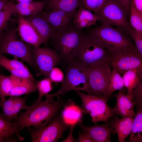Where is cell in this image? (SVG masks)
I'll return each instance as SVG.
<instances>
[{"instance_id":"1","label":"cell","mask_w":142,"mask_h":142,"mask_svg":"<svg viewBox=\"0 0 142 142\" xmlns=\"http://www.w3.org/2000/svg\"><path fill=\"white\" fill-rule=\"evenodd\" d=\"M45 96V100L38 102L34 101L31 105H26L25 111H21L12 121L13 125L23 129L32 126L36 128H42L60 113L67 102L63 99L54 101L55 97L52 94Z\"/></svg>"},{"instance_id":"2","label":"cell","mask_w":142,"mask_h":142,"mask_svg":"<svg viewBox=\"0 0 142 142\" xmlns=\"http://www.w3.org/2000/svg\"><path fill=\"white\" fill-rule=\"evenodd\" d=\"M85 34L73 23L63 30L55 31L50 44L59 55L62 64L66 65L75 60L77 51Z\"/></svg>"},{"instance_id":"3","label":"cell","mask_w":142,"mask_h":142,"mask_svg":"<svg viewBox=\"0 0 142 142\" xmlns=\"http://www.w3.org/2000/svg\"><path fill=\"white\" fill-rule=\"evenodd\" d=\"M32 46L24 42L18 34L17 27L8 28L0 34V54L13 55L28 63L40 76L39 72L35 60Z\"/></svg>"},{"instance_id":"4","label":"cell","mask_w":142,"mask_h":142,"mask_svg":"<svg viewBox=\"0 0 142 142\" xmlns=\"http://www.w3.org/2000/svg\"><path fill=\"white\" fill-rule=\"evenodd\" d=\"M75 60L89 67L106 63H110V55L99 39L85 33L77 51Z\"/></svg>"},{"instance_id":"5","label":"cell","mask_w":142,"mask_h":142,"mask_svg":"<svg viewBox=\"0 0 142 142\" xmlns=\"http://www.w3.org/2000/svg\"><path fill=\"white\" fill-rule=\"evenodd\" d=\"M89 68L76 60L66 65L65 75L59 89L52 94L58 100L62 99L68 92L74 90L86 92Z\"/></svg>"},{"instance_id":"6","label":"cell","mask_w":142,"mask_h":142,"mask_svg":"<svg viewBox=\"0 0 142 142\" xmlns=\"http://www.w3.org/2000/svg\"><path fill=\"white\" fill-rule=\"evenodd\" d=\"M88 34L99 39L110 54L134 45L131 38L123 29L102 24L89 29Z\"/></svg>"},{"instance_id":"7","label":"cell","mask_w":142,"mask_h":142,"mask_svg":"<svg viewBox=\"0 0 142 142\" xmlns=\"http://www.w3.org/2000/svg\"><path fill=\"white\" fill-rule=\"evenodd\" d=\"M110 63L114 65L120 75L126 71L136 69L142 80V54L134 45L110 54Z\"/></svg>"},{"instance_id":"8","label":"cell","mask_w":142,"mask_h":142,"mask_svg":"<svg viewBox=\"0 0 142 142\" xmlns=\"http://www.w3.org/2000/svg\"><path fill=\"white\" fill-rule=\"evenodd\" d=\"M75 92L81 98L83 113L89 114L92 122L95 124L101 121L107 123L113 116L112 108L107 105L103 96L86 94L80 91Z\"/></svg>"},{"instance_id":"9","label":"cell","mask_w":142,"mask_h":142,"mask_svg":"<svg viewBox=\"0 0 142 142\" xmlns=\"http://www.w3.org/2000/svg\"><path fill=\"white\" fill-rule=\"evenodd\" d=\"M70 126L64 121L60 112L42 128L28 127L27 128L32 142H55L63 139L64 132Z\"/></svg>"},{"instance_id":"10","label":"cell","mask_w":142,"mask_h":142,"mask_svg":"<svg viewBox=\"0 0 142 142\" xmlns=\"http://www.w3.org/2000/svg\"><path fill=\"white\" fill-rule=\"evenodd\" d=\"M94 14L102 24L116 26L127 33L130 27L127 21L128 16L124 8L116 0H108L99 11Z\"/></svg>"},{"instance_id":"11","label":"cell","mask_w":142,"mask_h":142,"mask_svg":"<svg viewBox=\"0 0 142 142\" xmlns=\"http://www.w3.org/2000/svg\"><path fill=\"white\" fill-rule=\"evenodd\" d=\"M110 65L107 62L89 67L87 94L103 95L109 82L112 71Z\"/></svg>"},{"instance_id":"12","label":"cell","mask_w":142,"mask_h":142,"mask_svg":"<svg viewBox=\"0 0 142 142\" xmlns=\"http://www.w3.org/2000/svg\"><path fill=\"white\" fill-rule=\"evenodd\" d=\"M32 52L36 63L38 68L40 75L48 78L52 69L60 63L59 55L54 49L32 46Z\"/></svg>"},{"instance_id":"13","label":"cell","mask_w":142,"mask_h":142,"mask_svg":"<svg viewBox=\"0 0 142 142\" xmlns=\"http://www.w3.org/2000/svg\"><path fill=\"white\" fill-rule=\"evenodd\" d=\"M17 30L19 36L25 43L32 46L39 47L44 42L32 25L23 16L19 15Z\"/></svg>"},{"instance_id":"14","label":"cell","mask_w":142,"mask_h":142,"mask_svg":"<svg viewBox=\"0 0 142 142\" xmlns=\"http://www.w3.org/2000/svg\"><path fill=\"white\" fill-rule=\"evenodd\" d=\"M43 12L55 31L63 30L71 25L74 13L56 8Z\"/></svg>"},{"instance_id":"15","label":"cell","mask_w":142,"mask_h":142,"mask_svg":"<svg viewBox=\"0 0 142 142\" xmlns=\"http://www.w3.org/2000/svg\"><path fill=\"white\" fill-rule=\"evenodd\" d=\"M23 17L33 27L43 40L44 44H46L55 31L43 12L34 16Z\"/></svg>"},{"instance_id":"16","label":"cell","mask_w":142,"mask_h":142,"mask_svg":"<svg viewBox=\"0 0 142 142\" xmlns=\"http://www.w3.org/2000/svg\"><path fill=\"white\" fill-rule=\"evenodd\" d=\"M79 125L82 131L86 133L94 142H110L111 134H114L113 129L107 123L101 125L86 126L82 123Z\"/></svg>"},{"instance_id":"17","label":"cell","mask_w":142,"mask_h":142,"mask_svg":"<svg viewBox=\"0 0 142 142\" xmlns=\"http://www.w3.org/2000/svg\"><path fill=\"white\" fill-rule=\"evenodd\" d=\"M134 117L126 116L121 119L116 117L111 118L106 123L114 130V134L116 133L119 142H125L131 131Z\"/></svg>"},{"instance_id":"18","label":"cell","mask_w":142,"mask_h":142,"mask_svg":"<svg viewBox=\"0 0 142 142\" xmlns=\"http://www.w3.org/2000/svg\"><path fill=\"white\" fill-rule=\"evenodd\" d=\"M60 112L62 118L66 124L76 125L82 123L83 113L81 107L69 99Z\"/></svg>"},{"instance_id":"19","label":"cell","mask_w":142,"mask_h":142,"mask_svg":"<svg viewBox=\"0 0 142 142\" xmlns=\"http://www.w3.org/2000/svg\"><path fill=\"white\" fill-rule=\"evenodd\" d=\"M114 96L116 98V103L112 109L113 115L119 116L121 118L126 116H135L136 113L134 109V104L127 94L119 90L118 93L115 95Z\"/></svg>"},{"instance_id":"20","label":"cell","mask_w":142,"mask_h":142,"mask_svg":"<svg viewBox=\"0 0 142 142\" xmlns=\"http://www.w3.org/2000/svg\"><path fill=\"white\" fill-rule=\"evenodd\" d=\"M98 20L97 16L82 5L74 12L72 23L78 28L82 29L95 25Z\"/></svg>"},{"instance_id":"21","label":"cell","mask_w":142,"mask_h":142,"mask_svg":"<svg viewBox=\"0 0 142 142\" xmlns=\"http://www.w3.org/2000/svg\"><path fill=\"white\" fill-rule=\"evenodd\" d=\"M46 4L43 1H33L17 3H13L14 12L23 16L35 15L42 13Z\"/></svg>"},{"instance_id":"22","label":"cell","mask_w":142,"mask_h":142,"mask_svg":"<svg viewBox=\"0 0 142 142\" xmlns=\"http://www.w3.org/2000/svg\"><path fill=\"white\" fill-rule=\"evenodd\" d=\"M12 76L14 85L9 97H20L23 95H28L37 90L36 83L31 79Z\"/></svg>"},{"instance_id":"23","label":"cell","mask_w":142,"mask_h":142,"mask_svg":"<svg viewBox=\"0 0 142 142\" xmlns=\"http://www.w3.org/2000/svg\"><path fill=\"white\" fill-rule=\"evenodd\" d=\"M22 130L14 126L12 121L6 120L0 110V142H3L7 138L13 135H16L19 141L23 140L24 138L21 134Z\"/></svg>"},{"instance_id":"24","label":"cell","mask_w":142,"mask_h":142,"mask_svg":"<svg viewBox=\"0 0 142 142\" xmlns=\"http://www.w3.org/2000/svg\"><path fill=\"white\" fill-rule=\"evenodd\" d=\"M113 70L110 77L109 82L108 88L104 93L103 97L106 101L108 100L112 93L117 90H121L125 93L126 89L124 86L122 77L117 71L115 67L112 65Z\"/></svg>"},{"instance_id":"25","label":"cell","mask_w":142,"mask_h":142,"mask_svg":"<svg viewBox=\"0 0 142 142\" xmlns=\"http://www.w3.org/2000/svg\"><path fill=\"white\" fill-rule=\"evenodd\" d=\"M48 9L56 8L74 13L82 5V0H44Z\"/></svg>"},{"instance_id":"26","label":"cell","mask_w":142,"mask_h":142,"mask_svg":"<svg viewBox=\"0 0 142 142\" xmlns=\"http://www.w3.org/2000/svg\"><path fill=\"white\" fill-rule=\"evenodd\" d=\"M123 78L124 86L127 90V96L132 101V93L134 89L141 82L136 69L128 70L124 72Z\"/></svg>"},{"instance_id":"27","label":"cell","mask_w":142,"mask_h":142,"mask_svg":"<svg viewBox=\"0 0 142 142\" xmlns=\"http://www.w3.org/2000/svg\"><path fill=\"white\" fill-rule=\"evenodd\" d=\"M135 106L136 113L134 119L129 139L127 142L142 141V105H138Z\"/></svg>"},{"instance_id":"28","label":"cell","mask_w":142,"mask_h":142,"mask_svg":"<svg viewBox=\"0 0 142 142\" xmlns=\"http://www.w3.org/2000/svg\"><path fill=\"white\" fill-rule=\"evenodd\" d=\"M16 97L10 96L7 99L0 100V108L2 110V115L7 120L12 121L18 116Z\"/></svg>"},{"instance_id":"29","label":"cell","mask_w":142,"mask_h":142,"mask_svg":"<svg viewBox=\"0 0 142 142\" xmlns=\"http://www.w3.org/2000/svg\"><path fill=\"white\" fill-rule=\"evenodd\" d=\"M13 3L9 0L0 12V34L8 28L12 15L14 13Z\"/></svg>"},{"instance_id":"30","label":"cell","mask_w":142,"mask_h":142,"mask_svg":"<svg viewBox=\"0 0 142 142\" xmlns=\"http://www.w3.org/2000/svg\"><path fill=\"white\" fill-rule=\"evenodd\" d=\"M129 22L130 27L139 33L142 34V14L134 8L131 0Z\"/></svg>"},{"instance_id":"31","label":"cell","mask_w":142,"mask_h":142,"mask_svg":"<svg viewBox=\"0 0 142 142\" xmlns=\"http://www.w3.org/2000/svg\"><path fill=\"white\" fill-rule=\"evenodd\" d=\"M14 81L12 76L0 74V98L3 99L9 96L13 87Z\"/></svg>"},{"instance_id":"32","label":"cell","mask_w":142,"mask_h":142,"mask_svg":"<svg viewBox=\"0 0 142 142\" xmlns=\"http://www.w3.org/2000/svg\"><path fill=\"white\" fill-rule=\"evenodd\" d=\"M52 82L49 78H44L40 80L36 81V84L38 92V95L37 99L35 101L38 102L42 101L43 97L52 90Z\"/></svg>"},{"instance_id":"33","label":"cell","mask_w":142,"mask_h":142,"mask_svg":"<svg viewBox=\"0 0 142 142\" xmlns=\"http://www.w3.org/2000/svg\"><path fill=\"white\" fill-rule=\"evenodd\" d=\"M18 58L14 56L13 59H10L4 55L0 54V67L7 70L9 69H27L28 68Z\"/></svg>"},{"instance_id":"34","label":"cell","mask_w":142,"mask_h":142,"mask_svg":"<svg viewBox=\"0 0 142 142\" xmlns=\"http://www.w3.org/2000/svg\"><path fill=\"white\" fill-rule=\"evenodd\" d=\"M108 0H82V5L86 8L97 13L105 5Z\"/></svg>"},{"instance_id":"35","label":"cell","mask_w":142,"mask_h":142,"mask_svg":"<svg viewBox=\"0 0 142 142\" xmlns=\"http://www.w3.org/2000/svg\"><path fill=\"white\" fill-rule=\"evenodd\" d=\"M12 75L17 77L29 78L36 83L34 77L27 69H9L7 70Z\"/></svg>"},{"instance_id":"36","label":"cell","mask_w":142,"mask_h":142,"mask_svg":"<svg viewBox=\"0 0 142 142\" xmlns=\"http://www.w3.org/2000/svg\"><path fill=\"white\" fill-rule=\"evenodd\" d=\"M127 33L130 35L134 40L138 51L142 54V34H140L130 27L128 29Z\"/></svg>"},{"instance_id":"37","label":"cell","mask_w":142,"mask_h":142,"mask_svg":"<svg viewBox=\"0 0 142 142\" xmlns=\"http://www.w3.org/2000/svg\"><path fill=\"white\" fill-rule=\"evenodd\" d=\"M48 78L52 82L55 83L62 82L64 79V75L59 68L54 67L50 72Z\"/></svg>"},{"instance_id":"38","label":"cell","mask_w":142,"mask_h":142,"mask_svg":"<svg viewBox=\"0 0 142 142\" xmlns=\"http://www.w3.org/2000/svg\"><path fill=\"white\" fill-rule=\"evenodd\" d=\"M76 141L79 142H94L88 134L82 131L79 133L78 137L76 139Z\"/></svg>"},{"instance_id":"39","label":"cell","mask_w":142,"mask_h":142,"mask_svg":"<svg viewBox=\"0 0 142 142\" xmlns=\"http://www.w3.org/2000/svg\"><path fill=\"white\" fill-rule=\"evenodd\" d=\"M125 9L128 17L129 16L131 0H116Z\"/></svg>"},{"instance_id":"40","label":"cell","mask_w":142,"mask_h":142,"mask_svg":"<svg viewBox=\"0 0 142 142\" xmlns=\"http://www.w3.org/2000/svg\"><path fill=\"white\" fill-rule=\"evenodd\" d=\"M75 125H72L70 127L69 133L67 137L62 142H77L76 139L73 136V132Z\"/></svg>"},{"instance_id":"41","label":"cell","mask_w":142,"mask_h":142,"mask_svg":"<svg viewBox=\"0 0 142 142\" xmlns=\"http://www.w3.org/2000/svg\"><path fill=\"white\" fill-rule=\"evenodd\" d=\"M133 6L140 13L142 14V0H131Z\"/></svg>"},{"instance_id":"42","label":"cell","mask_w":142,"mask_h":142,"mask_svg":"<svg viewBox=\"0 0 142 142\" xmlns=\"http://www.w3.org/2000/svg\"><path fill=\"white\" fill-rule=\"evenodd\" d=\"M17 136L15 135L10 136L6 139L3 142H18Z\"/></svg>"},{"instance_id":"43","label":"cell","mask_w":142,"mask_h":142,"mask_svg":"<svg viewBox=\"0 0 142 142\" xmlns=\"http://www.w3.org/2000/svg\"><path fill=\"white\" fill-rule=\"evenodd\" d=\"M9 0H0V12L3 9L6 3Z\"/></svg>"},{"instance_id":"44","label":"cell","mask_w":142,"mask_h":142,"mask_svg":"<svg viewBox=\"0 0 142 142\" xmlns=\"http://www.w3.org/2000/svg\"><path fill=\"white\" fill-rule=\"evenodd\" d=\"M16 1L17 3H21L32 1L33 0H13Z\"/></svg>"},{"instance_id":"45","label":"cell","mask_w":142,"mask_h":142,"mask_svg":"<svg viewBox=\"0 0 142 142\" xmlns=\"http://www.w3.org/2000/svg\"><path fill=\"white\" fill-rule=\"evenodd\" d=\"M1 67H0V72L1 71Z\"/></svg>"}]
</instances>
